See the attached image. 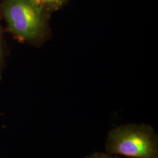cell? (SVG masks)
Listing matches in <instances>:
<instances>
[{
	"mask_svg": "<svg viewBox=\"0 0 158 158\" xmlns=\"http://www.w3.org/2000/svg\"><path fill=\"white\" fill-rule=\"evenodd\" d=\"M40 5L49 13H53L61 8L68 3L69 0H36Z\"/></svg>",
	"mask_w": 158,
	"mask_h": 158,
	"instance_id": "3",
	"label": "cell"
},
{
	"mask_svg": "<svg viewBox=\"0 0 158 158\" xmlns=\"http://www.w3.org/2000/svg\"><path fill=\"white\" fill-rule=\"evenodd\" d=\"M105 149L128 158H158V135L147 124H127L110 130Z\"/></svg>",
	"mask_w": 158,
	"mask_h": 158,
	"instance_id": "2",
	"label": "cell"
},
{
	"mask_svg": "<svg viewBox=\"0 0 158 158\" xmlns=\"http://www.w3.org/2000/svg\"><path fill=\"white\" fill-rule=\"evenodd\" d=\"M51 13L36 0H2L0 17L20 43L40 47L51 37Z\"/></svg>",
	"mask_w": 158,
	"mask_h": 158,
	"instance_id": "1",
	"label": "cell"
},
{
	"mask_svg": "<svg viewBox=\"0 0 158 158\" xmlns=\"http://www.w3.org/2000/svg\"><path fill=\"white\" fill-rule=\"evenodd\" d=\"M125 158H128V157H125Z\"/></svg>",
	"mask_w": 158,
	"mask_h": 158,
	"instance_id": "6",
	"label": "cell"
},
{
	"mask_svg": "<svg viewBox=\"0 0 158 158\" xmlns=\"http://www.w3.org/2000/svg\"><path fill=\"white\" fill-rule=\"evenodd\" d=\"M86 158H123L120 156L111 155L109 153H104V152H94L90 154Z\"/></svg>",
	"mask_w": 158,
	"mask_h": 158,
	"instance_id": "5",
	"label": "cell"
},
{
	"mask_svg": "<svg viewBox=\"0 0 158 158\" xmlns=\"http://www.w3.org/2000/svg\"><path fill=\"white\" fill-rule=\"evenodd\" d=\"M1 17H0V79L2 76V72L5 64V45L3 36V29L1 24Z\"/></svg>",
	"mask_w": 158,
	"mask_h": 158,
	"instance_id": "4",
	"label": "cell"
}]
</instances>
